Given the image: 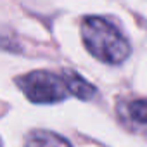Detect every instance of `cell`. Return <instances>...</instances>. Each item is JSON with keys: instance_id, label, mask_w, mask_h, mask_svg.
Here are the masks:
<instances>
[{"instance_id": "cell-1", "label": "cell", "mask_w": 147, "mask_h": 147, "mask_svg": "<svg viewBox=\"0 0 147 147\" xmlns=\"http://www.w3.org/2000/svg\"><path fill=\"white\" fill-rule=\"evenodd\" d=\"M82 38L87 50L106 64H121L131 50L125 35L113 23L97 16L83 19Z\"/></svg>"}, {"instance_id": "cell-2", "label": "cell", "mask_w": 147, "mask_h": 147, "mask_svg": "<svg viewBox=\"0 0 147 147\" xmlns=\"http://www.w3.org/2000/svg\"><path fill=\"white\" fill-rule=\"evenodd\" d=\"M18 85L23 90V94L36 104L61 102L69 94L64 80L50 71H31L18 78Z\"/></svg>"}, {"instance_id": "cell-3", "label": "cell", "mask_w": 147, "mask_h": 147, "mask_svg": "<svg viewBox=\"0 0 147 147\" xmlns=\"http://www.w3.org/2000/svg\"><path fill=\"white\" fill-rule=\"evenodd\" d=\"M62 80H64V83H66L67 92H69L71 95L82 99V100H90V99L97 94L95 87H94L90 82H87L85 78H82L80 75H76L75 71H66L64 76H62Z\"/></svg>"}, {"instance_id": "cell-4", "label": "cell", "mask_w": 147, "mask_h": 147, "mask_svg": "<svg viewBox=\"0 0 147 147\" xmlns=\"http://www.w3.org/2000/svg\"><path fill=\"white\" fill-rule=\"evenodd\" d=\"M24 147H71V144L54 131L35 130L28 135Z\"/></svg>"}, {"instance_id": "cell-5", "label": "cell", "mask_w": 147, "mask_h": 147, "mask_svg": "<svg viewBox=\"0 0 147 147\" xmlns=\"http://www.w3.org/2000/svg\"><path fill=\"white\" fill-rule=\"evenodd\" d=\"M128 113L130 116L142 125H147V99H138L128 104Z\"/></svg>"}, {"instance_id": "cell-6", "label": "cell", "mask_w": 147, "mask_h": 147, "mask_svg": "<svg viewBox=\"0 0 147 147\" xmlns=\"http://www.w3.org/2000/svg\"><path fill=\"white\" fill-rule=\"evenodd\" d=\"M0 147H2V142H0Z\"/></svg>"}]
</instances>
